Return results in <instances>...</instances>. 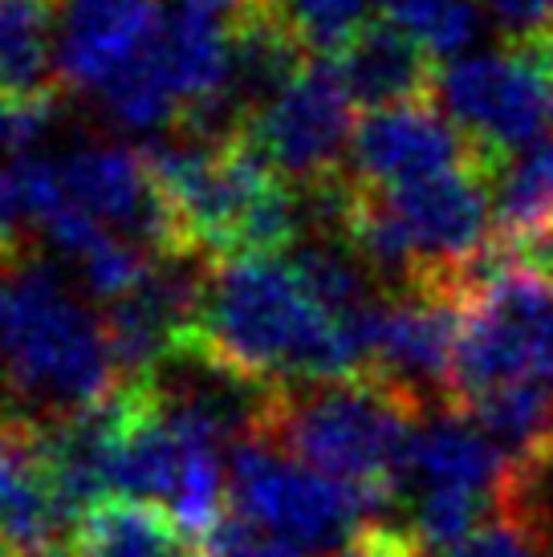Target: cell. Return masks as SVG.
<instances>
[{
	"label": "cell",
	"instance_id": "cell-18",
	"mask_svg": "<svg viewBox=\"0 0 553 557\" xmlns=\"http://www.w3.org/2000/svg\"><path fill=\"white\" fill-rule=\"evenodd\" d=\"M505 505H513V500L477 493V488H464V484H428L423 496L415 500L407 533L419 545V554H440V549H452L464 537H472Z\"/></svg>",
	"mask_w": 553,
	"mask_h": 557
},
{
	"label": "cell",
	"instance_id": "cell-9",
	"mask_svg": "<svg viewBox=\"0 0 553 557\" xmlns=\"http://www.w3.org/2000/svg\"><path fill=\"white\" fill-rule=\"evenodd\" d=\"M464 330V301L435 289L391 294L379 301L374 346H370L367 374L386 379L428 407L452 403V374H456V346Z\"/></svg>",
	"mask_w": 553,
	"mask_h": 557
},
{
	"label": "cell",
	"instance_id": "cell-29",
	"mask_svg": "<svg viewBox=\"0 0 553 557\" xmlns=\"http://www.w3.org/2000/svg\"><path fill=\"white\" fill-rule=\"evenodd\" d=\"M545 545H550V557H553V529H550V537H545Z\"/></svg>",
	"mask_w": 553,
	"mask_h": 557
},
{
	"label": "cell",
	"instance_id": "cell-11",
	"mask_svg": "<svg viewBox=\"0 0 553 557\" xmlns=\"http://www.w3.org/2000/svg\"><path fill=\"white\" fill-rule=\"evenodd\" d=\"M65 529L74 533V517L49 472L41 428L0 416V537L21 557H33L58 549Z\"/></svg>",
	"mask_w": 553,
	"mask_h": 557
},
{
	"label": "cell",
	"instance_id": "cell-20",
	"mask_svg": "<svg viewBox=\"0 0 553 557\" xmlns=\"http://www.w3.org/2000/svg\"><path fill=\"white\" fill-rule=\"evenodd\" d=\"M309 53H334L358 25L370 21V0H269Z\"/></svg>",
	"mask_w": 553,
	"mask_h": 557
},
{
	"label": "cell",
	"instance_id": "cell-10",
	"mask_svg": "<svg viewBox=\"0 0 553 557\" xmlns=\"http://www.w3.org/2000/svg\"><path fill=\"white\" fill-rule=\"evenodd\" d=\"M163 16V0H62V82L82 94L110 86L159 41Z\"/></svg>",
	"mask_w": 553,
	"mask_h": 557
},
{
	"label": "cell",
	"instance_id": "cell-5",
	"mask_svg": "<svg viewBox=\"0 0 553 557\" xmlns=\"http://www.w3.org/2000/svg\"><path fill=\"white\" fill-rule=\"evenodd\" d=\"M241 131L293 187L325 184L342 175V159L351 156L354 98L330 58H309L306 70L253 110Z\"/></svg>",
	"mask_w": 553,
	"mask_h": 557
},
{
	"label": "cell",
	"instance_id": "cell-23",
	"mask_svg": "<svg viewBox=\"0 0 553 557\" xmlns=\"http://www.w3.org/2000/svg\"><path fill=\"white\" fill-rule=\"evenodd\" d=\"M484 9L496 21V29L505 33L508 46L529 41L533 33L553 25V0H484Z\"/></svg>",
	"mask_w": 553,
	"mask_h": 557
},
{
	"label": "cell",
	"instance_id": "cell-7",
	"mask_svg": "<svg viewBox=\"0 0 553 557\" xmlns=\"http://www.w3.org/2000/svg\"><path fill=\"white\" fill-rule=\"evenodd\" d=\"M70 200L90 212L102 228L131 240L143 252H175L196 248L184 236V224L171 208L168 191L159 187L143 151L123 143H86L62 159Z\"/></svg>",
	"mask_w": 553,
	"mask_h": 557
},
{
	"label": "cell",
	"instance_id": "cell-26",
	"mask_svg": "<svg viewBox=\"0 0 553 557\" xmlns=\"http://www.w3.org/2000/svg\"><path fill=\"white\" fill-rule=\"evenodd\" d=\"M517 252H521L525 261L533 264L541 277L553 285V228H545L541 236H533V240H529L525 248H517Z\"/></svg>",
	"mask_w": 553,
	"mask_h": 557
},
{
	"label": "cell",
	"instance_id": "cell-28",
	"mask_svg": "<svg viewBox=\"0 0 553 557\" xmlns=\"http://www.w3.org/2000/svg\"><path fill=\"white\" fill-rule=\"evenodd\" d=\"M33 557H70V549H46V554H33Z\"/></svg>",
	"mask_w": 553,
	"mask_h": 557
},
{
	"label": "cell",
	"instance_id": "cell-22",
	"mask_svg": "<svg viewBox=\"0 0 553 557\" xmlns=\"http://www.w3.org/2000/svg\"><path fill=\"white\" fill-rule=\"evenodd\" d=\"M200 557H306L293 542H285L281 533L265 529L261 521H253L245 512L229 509L216 517V525L196 542Z\"/></svg>",
	"mask_w": 553,
	"mask_h": 557
},
{
	"label": "cell",
	"instance_id": "cell-27",
	"mask_svg": "<svg viewBox=\"0 0 553 557\" xmlns=\"http://www.w3.org/2000/svg\"><path fill=\"white\" fill-rule=\"evenodd\" d=\"M0 557H21V554H16L13 545H9V542H4V537H0Z\"/></svg>",
	"mask_w": 553,
	"mask_h": 557
},
{
	"label": "cell",
	"instance_id": "cell-30",
	"mask_svg": "<svg viewBox=\"0 0 553 557\" xmlns=\"http://www.w3.org/2000/svg\"><path fill=\"white\" fill-rule=\"evenodd\" d=\"M4 261H9V257H4V252H0V264H4Z\"/></svg>",
	"mask_w": 553,
	"mask_h": 557
},
{
	"label": "cell",
	"instance_id": "cell-12",
	"mask_svg": "<svg viewBox=\"0 0 553 557\" xmlns=\"http://www.w3.org/2000/svg\"><path fill=\"white\" fill-rule=\"evenodd\" d=\"M325 58L334 62L354 107L362 110L435 98V78H440L435 53L423 41H415L411 33L395 25L391 16H370L367 25H358Z\"/></svg>",
	"mask_w": 553,
	"mask_h": 557
},
{
	"label": "cell",
	"instance_id": "cell-17",
	"mask_svg": "<svg viewBox=\"0 0 553 557\" xmlns=\"http://www.w3.org/2000/svg\"><path fill=\"white\" fill-rule=\"evenodd\" d=\"M545 228H553V135L508 159L492 191V236L501 245L525 248Z\"/></svg>",
	"mask_w": 553,
	"mask_h": 557
},
{
	"label": "cell",
	"instance_id": "cell-25",
	"mask_svg": "<svg viewBox=\"0 0 553 557\" xmlns=\"http://www.w3.org/2000/svg\"><path fill=\"white\" fill-rule=\"evenodd\" d=\"M533 374L553 383V306L545 310V318L533 325Z\"/></svg>",
	"mask_w": 553,
	"mask_h": 557
},
{
	"label": "cell",
	"instance_id": "cell-24",
	"mask_svg": "<svg viewBox=\"0 0 553 557\" xmlns=\"http://www.w3.org/2000/svg\"><path fill=\"white\" fill-rule=\"evenodd\" d=\"M334 557H423V554H419V545L411 542L407 529L374 521V525L362 529V533H358L346 549H339Z\"/></svg>",
	"mask_w": 553,
	"mask_h": 557
},
{
	"label": "cell",
	"instance_id": "cell-15",
	"mask_svg": "<svg viewBox=\"0 0 553 557\" xmlns=\"http://www.w3.org/2000/svg\"><path fill=\"white\" fill-rule=\"evenodd\" d=\"M62 0H0V98L58 94Z\"/></svg>",
	"mask_w": 553,
	"mask_h": 557
},
{
	"label": "cell",
	"instance_id": "cell-4",
	"mask_svg": "<svg viewBox=\"0 0 553 557\" xmlns=\"http://www.w3.org/2000/svg\"><path fill=\"white\" fill-rule=\"evenodd\" d=\"M229 505L281 533L306 557H334L379 521L362 488L314 472L265 435L229 448Z\"/></svg>",
	"mask_w": 553,
	"mask_h": 557
},
{
	"label": "cell",
	"instance_id": "cell-8",
	"mask_svg": "<svg viewBox=\"0 0 553 557\" xmlns=\"http://www.w3.org/2000/svg\"><path fill=\"white\" fill-rule=\"evenodd\" d=\"M492 147L477 143L435 98L367 110L351 135V180L367 187H403L431 175L464 168L489 156ZM501 156V151H492ZM508 159V156H505Z\"/></svg>",
	"mask_w": 553,
	"mask_h": 557
},
{
	"label": "cell",
	"instance_id": "cell-1",
	"mask_svg": "<svg viewBox=\"0 0 553 557\" xmlns=\"http://www.w3.org/2000/svg\"><path fill=\"white\" fill-rule=\"evenodd\" d=\"M119 387L102 313L33 252L0 264V416L46 428L107 403Z\"/></svg>",
	"mask_w": 553,
	"mask_h": 557
},
{
	"label": "cell",
	"instance_id": "cell-19",
	"mask_svg": "<svg viewBox=\"0 0 553 557\" xmlns=\"http://www.w3.org/2000/svg\"><path fill=\"white\" fill-rule=\"evenodd\" d=\"M383 16L411 33L435 58H456L477 33V0H383Z\"/></svg>",
	"mask_w": 553,
	"mask_h": 557
},
{
	"label": "cell",
	"instance_id": "cell-21",
	"mask_svg": "<svg viewBox=\"0 0 553 557\" xmlns=\"http://www.w3.org/2000/svg\"><path fill=\"white\" fill-rule=\"evenodd\" d=\"M423 557H550V545H545L538 512L529 505H505L472 537Z\"/></svg>",
	"mask_w": 553,
	"mask_h": 557
},
{
	"label": "cell",
	"instance_id": "cell-6",
	"mask_svg": "<svg viewBox=\"0 0 553 557\" xmlns=\"http://www.w3.org/2000/svg\"><path fill=\"white\" fill-rule=\"evenodd\" d=\"M435 102L472 139L508 159L538 143L541 126L553 119L545 78L533 58L517 46L444 65L435 78Z\"/></svg>",
	"mask_w": 553,
	"mask_h": 557
},
{
	"label": "cell",
	"instance_id": "cell-16",
	"mask_svg": "<svg viewBox=\"0 0 553 557\" xmlns=\"http://www.w3.org/2000/svg\"><path fill=\"white\" fill-rule=\"evenodd\" d=\"M70 203L62 163L41 156L0 159V252L21 257L46 240L53 216Z\"/></svg>",
	"mask_w": 553,
	"mask_h": 557
},
{
	"label": "cell",
	"instance_id": "cell-14",
	"mask_svg": "<svg viewBox=\"0 0 553 557\" xmlns=\"http://www.w3.org/2000/svg\"><path fill=\"white\" fill-rule=\"evenodd\" d=\"M70 557H200L163 505L107 496L70 533Z\"/></svg>",
	"mask_w": 553,
	"mask_h": 557
},
{
	"label": "cell",
	"instance_id": "cell-2",
	"mask_svg": "<svg viewBox=\"0 0 553 557\" xmlns=\"http://www.w3.org/2000/svg\"><path fill=\"white\" fill-rule=\"evenodd\" d=\"M196 346L273 387L362 374L342 322L281 252L216 257Z\"/></svg>",
	"mask_w": 553,
	"mask_h": 557
},
{
	"label": "cell",
	"instance_id": "cell-3",
	"mask_svg": "<svg viewBox=\"0 0 553 557\" xmlns=\"http://www.w3.org/2000/svg\"><path fill=\"white\" fill-rule=\"evenodd\" d=\"M423 416L428 407L403 387L354 374L276 387L257 435L314 472L362 488L383 517L407 488L411 444Z\"/></svg>",
	"mask_w": 553,
	"mask_h": 557
},
{
	"label": "cell",
	"instance_id": "cell-13",
	"mask_svg": "<svg viewBox=\"0 0 553 557\" xmlns=\"http://www.w3.org/2000/svg\"><path fill=\"white\" fill-rule=\"evenodd\" d=\"M407 480L423 484H464L477 493L501 496L525 505V484L517 465L505 456V448L480 428L460 407H440L435 416H423L411 444V468Z\"/></svg>",
	"mask_w": 553,
	"mask_h": 557
}]
</instances>
